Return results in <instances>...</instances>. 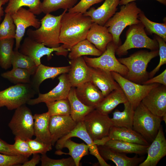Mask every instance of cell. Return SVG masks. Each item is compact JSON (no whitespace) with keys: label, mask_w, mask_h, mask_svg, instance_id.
<instances>
[{"label":"cell","mask_w":166,"mask_h":166,"mask_svg":"<svg viewBox=\"0 0 166 166\" xmlns=\"http://www.w3.org/2000/svg\"><path fill=\"white\" fill-rule=\"evenodd\" d=\"M65 10L61 20L60 43L64 48L70 51L78 42L86 39L93 22L91 18L80 13H66Z\"/></svg>","instance_id":"1"},{"label":"cell","mask_w":166,"mask_h":166,"mask_svg":"<svg viewBox=\"0 0 166 166\" xmlns=\"http://www.w3.org/2000/svg\"><path fill=\"white\" fill-rule=\"evenodd\" d=\"M65 10L60 15L54 16L50 13L45 15L40 20L41 25L35 30L29 29L27 34L35 41L51 48H57L61 43L60 35L61 20Z\"/></svg>","instance_id":"2"},{"label":"cell","mask_w":166,"mask_h":166,"mask_svg":"<svg viewBox=\"0 0 166 166\" xmlns=\"http://www.w3.org/2000/svg\"><path fill=\"white\" fill-rule=\"evenodd\" d=\"M134 1L122 5L120 10L116 12L104 26L113 36V42L118 46L121 45L120 35L127 26L140 22L138 15L141 11Z\"/></svg>","instance_id":"3"},{"label":"cell","mask_w":166,"mask_h":166,"mask_svg":"<svg viewBox=\"0 0 166 166\" xmlns=\"http://www.w3.org/2000/svg\"><path fill=\"white\" fill-rule=\"evenodd\" d=\"M158 55L159 49L149 52L140 50L128 57L119 58L118 60L128 69L127 74L124 77L136 83L142 84L149 78V73L146 70L148 63Z\"/></svg>","instance_id":"4"},{"label":"cell","mask_w":166,"mask_h":166,"mask_svg":"<svg viewBox=\"0 0 166 166\" xmlns=\"http://www.w3.org/2000/svg\"><path fill=\"white\" fill-rule=\"evenodd\" d=\"M162 117L150 112L141 102L134 110L132 129L147 141L152 142L161 126Z\"/></svg>","instance_id":"5"},{"label":"cell","mask_w":166,"mask_h":166,"mask_svg":"<svg viewBox=\"0 0 166 166\" xmlns=\"http://www.w3.org/2000/svg\"><path fill=\"white\" fill-rule=\"evenodd\" d=\"M144 27L141 22L129 26L125 34L124 43L118 46L116 53L119 56L126 54L128 50L135 48H146L151 50L159 49V45L154 38H149L147 35Z\"/></svg>","instance_id":"6"},{"label":"cell","mask_w":166,"mask_h":166,"mask_svg":"<svg viewBox=\"0 0 166 166\" xmlns=\"http://www.w3.org/2000/svg\"><path fill=\"white\" fill-rule=\"evenodd\" d=\"M38 93L30 83H19L0 91V108L16 109L27 104Z\"/></svg>","instance_id":"7"},{"label":"cell","mask_w":166,"mask_h":166,"mask_svg":"<svg viewBox=\"0 0 166 166\" xmlns=\"http://www.w3.org/2000/svg\"><path fill=\"white\" fill-rule=\"evenodd\" d=\"M118 47L112 41L108 44L106 50L98 57L91 58L85 56L83 57L89 67L115 72L125 77L128 69L125 66L120 63L115 55Z\"/></svg>","instance_id":"8"},{"label":"cell","mask_w":166,"mask_h":166,"mask_svg":"<svg viewBox=\"0 0 166 166\" xmlns=\"http://www.w3.org/2000/svg\"><path fill=\"white\" fill-rule=\"evenodd\" d=\"M34 115L25 105L16 109L8 124L15 136L27 140L34 136Z\"/></svg>","instance_id":"9"},{"label":"cell","mask_w":166,"mask_h":166,"mask_svg":"<svg viewBox=\"0 0 166 166\" xmlns=\"http://www.w3.org/2000/svg\"><path fill=\"white\" fill-rule=\"evenodd\" d=\"M111 73L134 110L151 89L160 85L159 83L140 84L128 80L117 73Z\"/></svg>","instance_id":"10"},{"label":"cell","mask_w":166,"mask_h":166,"mask_svg":"<svg viewBox=\"0 0 166 166\" xmlns=\"http://www.w3.org/2000/svg\"><path fill=\"white\" fill-rule=\"evenodd\" d=\"M18 51L21 53L30 57L37 66L41 64V58L45 55L47 56L49 60L51 58L52 53L53 52H56V54L57 55L66 57L69 51L62 45L55 48L46 47L29 37L25 38Z\"/></svg>","instance_id":"11"},{"label":"cell","mask_w":166,"mask_h":166,"mask_svg":"<svg viewBox=\"0 0 166 166\" xmlns=\"http://www.w3.org/2000/svg\"><path fill=\"white\" fill-rule=\"evenodd\" d=\"M82 122L93 141L108 136L110 129L113 126L108 115L103 114L96 109L89 113Z\"/></svg>","instance_id":"12"},{"label":"cell","mask_w":166,"mask_h":166,"mask_svg":"<svg viewBox=\"0 0 166 166\" xmlns=\"http://www.w3.org/2000/svg\"><path fill=\"white\" fill-rule=\"evenodd\" d=\"M11 16L16 26L15 46L14 49L18 50L26 28L33 26L36 29H38L41 26V22L35 14L23 7L20 8Z\"/></svg>","instance_id":"13"},{"label":"cell","mask_w":166,"mask_h":166,"mask_svg":"<svg viewBox=\"0 0 166 166\" xmlns=\"http://www.w3.org/2000/svg\"><path fill=\"white\" fill-rule=\"evenodd\" d=\"M73 137L79 138L83 140L89 146L90 153L95 156L101 166H110L101 157L99 154L97 146L87 132L83 122H78L75 128L70 133L58 140L56 143L55 148L57 150H61L64 142Z\"/></svg>","instance_id":"14"},{"label":"cell","mask_w":166,"mask_h":166,"mask_svg":"<svg viewBox=\"0 0 166 166\" xmlns=\"http://www.w3.org/2000/svg\"><path fill=\"white\" fill-rule=\"evenodd\" d=\"M59 82L57 85L48 92L38 93V97L30 99L27 103L34 105L41 103L52 102L67 98L72 87L67 77V73L60 75L58 77Z\"/></svg>","instance_id":"15"},{"label":"cell","mask_w":166,"mask_h":166,"mask_svg":"<svg viewBox=\"0 0 166 166\" xmlns=\"http://www.w3.org/2000/svg\"><path fill=\"white\" fill-rule=\"evenodd\" d=\"M141 102L152 113L162 117L166 114V85L152 89Z\"/></svg>","instance_id":"16"},{"label":"cell","mask_w":166,"mask_h":166,"mask_svg":"<svg viewBox=\"0 0 166 166\" xmlns=\"http://www.w3.org/2000/svg\"><path fill=\"white\" fill-rule=\"evenodd\" d=\"M77 123L70 115L51 116L49 128L52 145H54L58 140L72 131Z\"/></svg>","instance_id":"17"},{"label":"cell","mask_w":166,"mask_h":166,"mask_svg":"<svg viewBox=\"0 0 166 166\" xmlns=\"http://www.w3.org/2000/svg\"><path fill=\"white\" fill-rule=\"evenodd\" d=\"M148 148L146 158L139 166H156L166 155V139L162 126H160L155 139Z\"/></svg>","instance_id":"18"},{"label":"cell","mask_w":166,"mask_h":166,"mask_svg":"<svg viewBox=\"0 0 166 166\" xmlns=\"http://www.w3.org/2000/svg\"><path fill=\"white\" fill-rule=\"evenodd\" d=\"M90 81L101 92L104 97L113 90L121 88L111 72L89 67Z\"/></svg>","instance_id":"19"},{"label":"cell","mask_w":166,"mask_h":166,"mask_svg":"<svg viewBox=\"0 0 166 166\" xmlns=\"http://www.w3.org/2000/svg\"><path fill=\"white\" fill-rule=\"evenodd\" d=\"M69 63L70 68L67 75L72 87L76 88L90 81L89 67L83 57L71 60Z\"/></svg>","instance_id":"20"},{"label":"cell","mask_w":166,"mask_h":166,"mask_svg":"<svg viewBox=\"0 0 166 166\" xmlns=\"http://www.w3.org/2000/svg\"><path fill=\"white\" fill-rule=\"evenodd\" d=\"M75 88L77 98L85 105L95 109L105 97L100 90L90 81Z\"/></svg>","instance_id":"21"},{"label":"cell","mask_w":166,"mask_h":166,"mask_svg":"<svg viewBox=\"0 0 166 166\" xmlns=\"http://www.w3.org/2000/svg\"><path fill=\"white\" fill-rule=\"evenodd\" d=\"M120 0H105L99 7L91 8L83 14L90 17L93 22L104 26L106 22L115 13Z\"/></svg>","instance_id":"22"},{"label":"cell","mask_w":166,"mask_h":166,"mask_svg":"<svg viewBox=\"0 0 166 166\" xmlns=\"http://www.w3.org/2000/svg\"><path fill=\"white\" fill-rule=\"evenodd\" d=\"M97 147L100 154L105 160H111L117 166H136L144 160V157H129L105 145Z\"/></svg>","instance_id":"23"},{"label":"cell","mask_w":166,"mask_h":166,"mask_svg":"<svg viewBox=\"0 0 166 166\" xmlns=\"http://www.w3.org/2000/svg\"><path fill=\"white\" fill-rule=\"evenodd\" d=\"M70 68V65L53 67L41 64L38 66L35 73L32 75L30 84L38 93L39 86L44 81L50 78L53 79L59 75L68 73Z\"/></svg>","instance_id":"24"},{"label":"cell","mask_w":166,"mask_h":166,"mask_svg":"<svg viewBox=\"0 0 166 166\" xmlns=\"http://www.w3.org/2000/svg\"><path fill=\"white\" fill-rule=\"evenodd\" d=\"M86 39L103 53L106 50L108 44L113 41V36L105 26L93 22Z\"/></svg>","instance_id":"25"},{"label":"cell","mask_w":166,"mask_h":166,"mask_svg":"<svg viewBox=\"0 0 166 166\" xmlns=\"http://www.w3.org/2000/svg\"><path fill=\"white\" fill-rule=\"evenodd\" d=\"M50 116L48 112L34 115V136L36 139L52 146L49 128Z\"/></svg>","instance_id":"26"},{"label":"cell","mask_w":166,"mask_h":166,"mask_svg":"<svg viewBox=\"0 0 166 166\" xmlns=\"http://www.w3.org/2000/svg\"><path fill=\"white\" fill-rule=\"evenodd\" d=\"M108 136L111 139L149 145L148 141L132 128L112 126Z\"/></svg>","instance_id":"27"},{"label":"cell","mask_w":166,"mask_h":166,"mask_svg":"<svg viewBox=\"0 0 166 166\" xmlns=\"http://www.w3.org/2000/svg\"><path fill=\"white\" fill-rule=\"evenodd\" d=\"M128 101L121 88L113 90L105 97L96 109L103 114L108 115L119 104Z\"/></svg>","instance_id":"28"},{"label":"cell","mask_w":166,"mask_h":166,"mask_svg":"<svg viewBox=\"0 0 166 166\" xmlns=\"http://www.w3.org/2000/svg\"><path fill=\"white\" fill-rule=\"evenodd\" d=\"M67 98L71 108L70 115L72 119L77 123L83 121L85 117L95 109L93 107L85 105L77 98L75 87H71Z\"/></svg>","instance_id":"29"},{"label":"cell","mask_w":166,"mask_h":166,"mask_svg":"<svg viewBox=\"0 0 166 166\" xmlns=\"http://www.w3.org/2000/svg\"><path fill=\"white\" fill-rule=\"evenodd\" d=\"M124 109L122 112L115 110L110 118L113 126L132 128L134 109L128 101L124 104Z\"/></svg>","instance_id":"30"},{"label":"cell","mask_w":166,"mask_h":166,"mask_svg":"<svg viewBox=\"0 0 166 166\" xmlns=\"http://www.w3.org/2000/svg\"><path fill=\"white\" fill-rule=\"evenodd\" d=\"M62 149L67 148L69 150L68 153H65L61 150H57L55 154L57 155L68 154L73 159L76 166H79L81 159L89 154V147L84 143H78L72 141L70 138L67 140L62 146Z\"/></svg>","instance_id":"31"},{"label":"cell","mask_w":166,"mask_h":166,"mask_svg":"<svg viewBox=\"0 0 166 166\" xmlns=\"http://www.w3.org/2000/svg\"><path fill=\"white\" fill-rule=\"evenodd\" d=\"M105 145L122 153L143 154L147 152L149 145L110 139Z\"/></svg>","instance_id":"32"},{"label":"cell","mask_w":166,"mask_h":166,"mask_svg":"<svg viewBox=\"0 0 166 166\" xmlns=\"http://www.w3.org/2000/svg\"><path fill=\"white\" fill-rule=\"evenodd\" d=\"M70 51L68 57L70 60L88 55L99 56L103 53L86 39L76 44Z\"/></svg>","instance_id":"33"},{"label":"cell","mask_w":166,"mask_h":166,"mask_svg":"<svg viewBox=\"0 0 166 166\" xmlns=\"http://www.w3.org/2000/svg\"><path fill=\"white\" fill-rule=\"evenodd\" d=\"M8 2L4 11L6 13L11 15L23 6L28 7V10L35 15H39L42 13L40 0H9Z\"/></svg>","instance_id":"34"},{"label":"cell","mask_w":166,"mask_h":166,"mask_svg":"<svg viewBox=\"0 0 166 166\" xmlns=\"http://www.w3.org/2000/svg\"><path fill=\"white\" fill-rule=\"evenodd\" d=\"M15 38H10L0 40V67L5 70L12 66Z\"/></svg>","instance_id":"35"},{"label":"cell","mask_w":166,"mask_h":166,"mask_svg":"<svg viewBox=\"0 0 166 166\" xmlns=\"http://www.w3.org/2000/svg\"><path fill=\"white\" fill-rule=\"evenodd\" d=\"M32 75L27 70L19 68H13L10 70L1 73V76L15 85L30 83Z\"/></svg>","instance_id":"36"},{"label":"cell","mask_w":166,"mask_h":166,"mask_svg":"<svg viewBox=\"0 0 166 166\" xmlns=\"http://www.w3.org/2000/svg\"><path fill=\"white\" fill-rule=\"evenodd\" d=\"M13 68H19L26 69L32 75L35 73L38 66L34 61L29 57L25 55L18 50H14L12 60Z\"/></svg>","instance_id":"37"},{"label":"cell","mask_w":166,"mask_h":166,"mask_svg":"<svg viewBox=\"0 0 166 166\" xmlns=\"http://www.w3.org/2000/svg\"><path fill=\"white\" fill-rule=\"evenodd\" d=\"M138 18L149 33L158 35L166 42V23H161L152 21L146 17L142 11L139 14Z\"/></svg>","instance_id":"38"},{"label":"cell","mask_w":166,"mask_h":166,"mask_svg":"<svg viewBox=\"0 0 166 166\" xmlns=\"http://www.w3.org/2000/svg\"><path fill=\"white\" fill-rule=\"evenodd\" d=\"M78 0H43L42 2V12L49 14L59 9L69 10L72 8Z\"/></svg>","instance_id":"39"},{"label":"cell","mask_w":166,"mask_h":166,"mask_svg":"<svg viewBox=\"0 0 166 166\" xmlns=\"http://www.w3.org/2000/svg\"><path fill=\"white\" fill-rule=\"evenodd\" d=\"M50 116L69 115H70L71 108L67 98L45 103Z\"/></svg>","instance_id":"40"},{"label":"cell","mask_w":166,"mask_h":166,"mask_svg":"<svg viewBox=\"0 0 166 166\" xmlns=\"http://www.w3.org/2000/svg\"><path fill=\"white\" fill-rule=\"evenodd\" d=\"M16 26L11 15L6 13L4 19L0 24V40L10 38H15Z\"/></svg>","instance_id":"41"},{"label":"cell","mask_w":166,"mask_h":166,"mask_svg":"<svg viewBox=\"0 0 166 166\" xmlns=\"http://www.w3.org/2000/svg\"><path fill=\"white\" fill-rule=\"evenodd\" d=\"M155 39L159 45V55L160 59L157 65L149 73V78H152L158 72L161 67L166 64V42L161 37L156 34L154 35Z\"/></svg>","instance_id":"42"},{"label":"cell","mask_w":166,"mask_h":166,"mask_svg":"<svg viewBox=\"0 0 166 166\" xmlns=\"http://www.w3.org/2000/svg\"><path fill=\"white\" fill-rule=\"evenodd\" d=\"M40 161L42 166H76L71 157L56 160L50 158L44 154H42Z\"/></svg>","instance_id":"43"},{"label":"cell","mask_w":166,"mask_h":166,"mask_svg":"<svg viewBox=\"0 0 166 166\" xmlns=\"http://www.w3.org/2000/svg\"><path fill=\"white\" fill-rule=\"evenodd\" d=\"M28 158L21 155H8L0 153V166H13L22 164Z\"/></svg>","instance_id":"44"},{"label":"cell","mask_w":166,"mask_h":166,"mask_svg":"<svg viewBox=\"0 0 166 166\" xmlns=\"http://www.w3.org/2000/svg\"><path fill=\"white\" fill-rule=\"evenodd\" d=\"M15 142L12 144L14 149L20 155L29 158L33 154L26 140L15 136Z\"/></svg>","instance_id":"45"},{"label":"cell","mask_w":166,"mask_h":166,"mask_svg":"<svg viewBox=\"0 0 166 166\" xmlns=\"http://www.w3.org/2000/svg\"><path fill=\"white\" fill-rule=\"evenodd\" d=\"M30 147L32 152L33 154H46V152L51 150L52 146L43 142L34 139H29L26 140Z\"/></svg>","instance_id":"46"},{"label":"cell","mask_w":166,"mask_h":166,"mask_svg":"<svg viewBox=\"0 0 166 166\" xmlns=\"http://www.w3.org/2000/svg\"><path fill=\"white\" fill-rule=\"evenodd\" d=\"M104 0H81L75 6L68 10L69 12L84 14L92 5L100 3Z\"/></svg>","instance_id":"47"},{"label":"cell","mask_w":166,"mask_h":166,"mask_svg":"<svg viewBox=\"0 0 166 166\" xmlns=\"http://www.w3.org/2000/svg\"><path fill=\"white\" fill-rule=\"evenodd\" d=\"M0 153L8 155H19L13 148L12 144L0 138Z\"/></svg>","instance_id":"48"},{"label":"cell","mask_w":166,"mask_h":166,"mask_svg":"<svg viewBox=\"0 0 166 166\" xmlns=\"http://www.w3.org/2000/svg\"><path fill=\"white\" fill-rule=\"evenodd\" d=\"M153 83H159L166 85V70L165 69L162 73L158 76L149 78L144 81L142 84L148 85Z\"/></svg>","instance_id":"49"},{"label":"cell","mask_w":166,"mask_h":166,"mask_svg":"<svg viewBox=\"0 0 166 166\" xmlns=\"http://www.w3.org/2000/svg\"><path fill=\"white\" fill-rule=\"evenodd\" d=\"M32 158L26 161L21 165L22 166H35L38 164L41 160V156L38 153L33 154Z\"/></svg>","instance_id":"50"},{"label":"cell","mask_w":166,"mask_h":166,"mask_svg":"<svg viewBox=\"0 0 166 166\" xmlns=\"http://www.w3.org/2000/svg\"><path fill=\"white\" fill-rule=\"evenodd\" d=\"M110 139L109 137L108 136L101 139L94 140L93 141L94 144L97 146L104 145Z\"/></svg>","instance_id":"51"},{"label":"cell","mask_w":166,"mask_h":166,"mask_svg":"<svg viewBox=\"0 0 166 166\" xmlns=\"http://www.w3.org/2000/svg\"><path fill=\"white\" fill-rule=\"evenodd\" d=\"M136 0H120L119 4L121 5H124L129 2ZM164 5H166V0H155Z\"/></svg>","instance_id":"52"},{"label":"cell","mask_w":166,"mask_h":166,"mask_svg":"<svg viewBox=\"0 0 166 166\" xmlns=\"http://www.w3.org/2000/svg\"><path fill=\"white\" fill-rule=\"evenodd\" d=\"M9 0H0V22L1 21L2 17L4 15V12L2 6L8 2Z\"/></svg>","instance_id":"53"},{"label":"cell","mask_w":166,"mask_h":166,"mask_svg":"<svg viewBox=\"0 0 166 166\" xmlns=\"http://www.w3.org/2000/svg\"><path fill=\"white\" fill-rule=\"evenodd\" d=\"M162 120L164 121L165 123H166V114L162 117Z\"/></svg>","instance_id":"54"}]
</instances>
